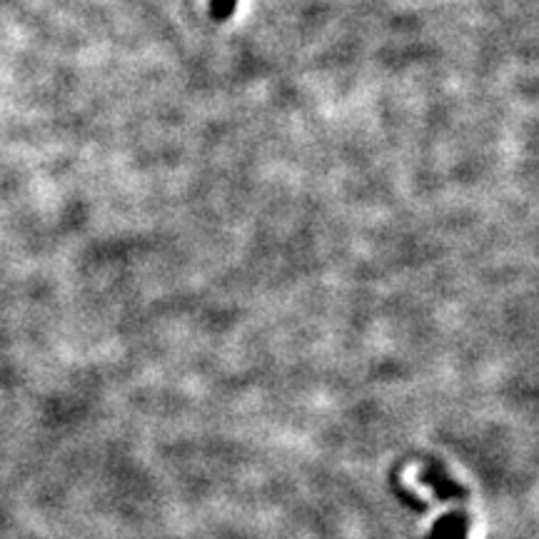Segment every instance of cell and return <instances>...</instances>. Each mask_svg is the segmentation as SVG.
<instances>
[{
	"instance_id": "obj_2",
	"label": "cell",
	"mask_w": 539,
	"mask_h": 539,
	"mask_svg": "<svg viewBox=\"0 0 539 539\" xmlns=\"http://www.w3.org/2000/svg\"><path fill=\"white\" fill-rule=\"evenodd\" d=\"M470 532V517L467 512H450V515L440 517L432 527L427 539H467Z\"/></svg>"
},
{
	"instance_id": "obj_1",
	"label": "cell",
	"mask_w": 539,
	"mask_h": 539,
	"mask_svg": "<svg viewBox=\"0 0 539 539\" xmlns=\"http://www.w3.org/2000/svg\"><path fill=\"white\" fill-rule=\"evenodd\" d=\"M420 482H422V485L432 487V492H435L437 500H440V502H445V500H465V497H467L465 487L457 485V482L452 480V477L437 465H427L425 470L420 472Z\"/></svg>"
},
{
	"instance_id": "obj_3",
	"label": "cell",
	"mask_w": 539,
	"mask_h": 539,
	"mask_svg": "<svg viewBox=\"0 0 539 539\" xmlns=\"http://www.w3.org/2000/svg\"><path fill=\"white\" fill-rule=\"evenodd\" d=\"M235 5H238V0H210V18L223 23L235 13Z\"/></svg>"
}]
</instances>
